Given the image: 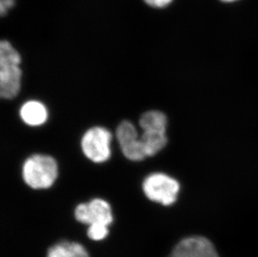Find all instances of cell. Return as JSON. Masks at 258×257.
<instances>
[{
	"label": "cell",
	"mask_w": 258,
	"mask_h": 257,
	"mask_svg": "<svg viewBox=\"0 0 258 257\" xmlns=\"http://www.w3.org/2000/svg\"><path fill=\"white\" fill-rule=\"evenodd\" d=\"M21 57L7 40L0 44V95L6 100L17 96L21 86Z\"/></svg>",
	"instance_id": "6da1fadb"
},
{
	"label": "cell",
	"mask_w": 258,
	"mask_h": 257,
	"mask_svg": "<svg viewBox=\"0 0 258 257\" xmlns=\"http://www.w3.org/2000/svg\"><path fill=\"white\" fill-rule=\"evenodd\" d=\"M58 176V165L49 155H34L23 165V178L32 189H48Z\"/></svg>",
	"instance_id": "7a4b0ae2"
},
{
	"label": "cell",
	"mask_w": 258,
	"mask_h": 257,
	"mask_svg": "<svg viewBox=\"0 0 258 257\" xmlns=\"http://www.w3.org/2000/svg\"><path fill=\"white\" fill-rule=\"evenodd\" d=\"M142 188L144 194L150 201L164 206L174 204L180 192L179 182L162 173H154L147 176Z\"/></svg>",
	"instance_id": "3957f363"
},
{
	"label": "cell",
	"mask_w": 258,
	"mask_h": 257,
	"mask_svg": "<svg viewBox=\"0 0 258 257\" xmlns=\"http://www.w3.org/2000/svg\"><path fill=\"white\" fill-rule=\"evenodd\" d=\"M111 139L112 135L106 128L94 127L84 135L81 148L86 157L93 162H105L111 155Z\"/></svg>",
	"instance_id": "277c9868"
},
{
	"label": "cell",
	"mask_w": 258,
	"mask_h": 257,
	"mask_svg": "<svg viewBox=\"0 0 258 257\" xmlns=\"http://www.w3.org/2000/svg\"><path fill=\"white\" fill-rule=\"evenodd\" d=\"M74 216L79 223L87 226L93 224H103L110 226L114 222L111 206L109 202L100 198L79 204L75 209Z\"/></svg>",
	"instance_id": "5b68a950"
},
{
	"label": "cell",
	"mask_w": 258,
	"mask_h": 257,
	"mask_svg": "<svg viewBox=\"0 0 258 257\" xmlns=\"http://www.w3.org/2000/svg\"><path fill=\"white\" fill-rule=\"evenodd\" d=\"M168 257L220 256L211 240L201 235H191L180 240Z\"/></svg>",
	"instance_id": "8992f818"
},
{
	"label": "cell",
	"mask_w": 258,
	"mask_h": 257,
	"mask_svg": "<svg viewBox=\"0 0 258 257\" xmlns=\"http://www.w3.org/2000/svg\"><path fill=\"white\" fill-rule=\"evenodd\" d=\"M117 141L122 153L130 160L140 161L146 157L141 139H138L137 128L130 121H123L116 131Z\"/></svg>",
	"instance_id": "52a82bcc"
},
{
	"label": "cell",
	"mask_w": 258,
	"mask_h": 257,
	"mask_svg": "<svg viewBox=\"0 0 258 257\" xmlns=\"http://www.w3.org/2000/svg\"><path fill=\"white\" fill-rule=\"evenodd\" d=\"M45 257H91V255L82 243L62 239L49 245Z\"/></svg>",
	"instance_id": "ba28073f"
},
{
	"label": "cell",
	"mask_w": 258,
	"mask_h": 257,
	"mask_svg": "<svg viewBox=\"0 0 258 257\" xmlns=\"http://www.w3.org/2000/svg\"><path fill=\"white\" fill-rule=\"evenodd\" d=\"M20 117L28 125L39 126L46 122L48 111L41 102L31 100L23 104L20 109Z\"/></svg>",
	"instance_id": "9c48e42d"
},
{
	"label": "cell",
	"mask_w": 258,
	"mask_h": 257,
	"mask_svg": "<svg viewBox=\"0 0 258 257\" xmlns=\"http://www.w3.org/2000/svg\"><path fill=\"white\" fill-rule=\"evenodd\" d=\"M146 156H153L161 151L167 144L166 132L144 131L141 139Z\"/></svg>",
	"instance_id": "30bf717a"
},
{
	"label": "cell",
	"mask_w": 258,
	"mask_h": 257,
	"mask_svg": "<svg viewBox=\"0 0 258 257\" xmlns=\"http://www.w3.org/2000/svg\"><path fill=\"white\" fill-rule=\"evenodd\" d=\"M140 125L144 131L166 132L167 118L166 114L157 110H151L142 114L140 119Z\"/></svg>",
	"instance_id": "8fae6325"
},
{
	"label": "cell",
	"mask_w": 258,
	"mask_h": 257,
	"mask_svg": "<svg viewBox=\"0 0 258 257\" xmlns=\"http://www.w3.org/2000/svg\"><path fill=\"white\" fill-rule=\"evenodd\" d=\"M110 235V226L103 224H93L88 226L86 236L94 242H100L106 240Z\"/></svg>",
	"instance_id": "7c38bea8"
},
{
	"label": "cell",
	"mask_w": 258,
	"mask_h": 257,
	"mask_svg": "<svg viewBox=\"0 0 258 257\" xmlns=\"http://www.w3.org/2000/svg\"><path fill=\"white\" fill-rule=\"evenodd\" d=\"M146 5L152 8L161 9L168 6L173 0H144Z\"/></svg>",
	"instance_id": "4fadbf2b"
},
{
	"label": "cell",
	"mask_w": 258,
	"mask_h": 257,
	"mask_svg": "<svg viewBox=\"0 0 258 257\" xmlns=\"http://www.w3.org/2000/svg\"><path fill=\"white\" fill-rule=\"evenodd\" d=\"M15 0H0V14L5 16L15 5Z\"/></svg>",
	"instance_id": "5bb4252c"
},
{
	"label": "cell",
	"mask_w": 258,
	"mask_h": 257,
	"mask_svg": "<svg viewBox=\"0 0 258 257\" xmlns=\"http://www.w3.org/2000/svg\"><path fill=\"white\" fill-rule=\"evenodd\" d=\"M221 1H222V2L225 3H231L235 2V1H236V0H221Z\"/></svg>",
	"instance_id": "9a60e30c"
}]
</instances>
